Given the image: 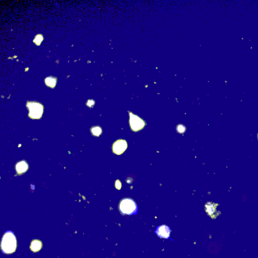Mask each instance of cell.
Masks as SVG:
<instances>
[{"instance_id": "1", "label": "cell", "mask_w": 258, "mask_h": 258, "mask_svg": "<svg viewBox=\"0 0 258 258\" xmlns=\"http://www.w3.org/2000/svg\"><path fill=\"white\" fill-rule=\"evenodd\" d=\"M1 248L3 253L6 254H11L15 252L17 248L16 239L12 232L8 231L3 236Z\"/></svg>"}, {"instance_id": "2", "label": "cell", "mask_w": 258, "mask_h": 258, "mask_svg": "<svg viewBox=\"0 0 258 258\" xmlns=\"http://www.w3.org/2000/svg\"><path fill=\"white\" fill-rule=\"evenodd\" d=\"M119 211L123 215H136L138 207L136 202L131 198H124L121 200L119 205Z\"/></svg>"}, {"instance_id": "3", "label": "cell", "mask_w": 258, "mask_h": 258, "mask_svg": "<svg viewBox=\"0 0 258 258\" xmlns=\"http://www.w3.org/2000/svg\"><path fill=\"white\" fill-rule=\"evenodd\" d=\"M26 106L29 111L28 116L31 119H40L43 112V106L38 102H27Z\"/></svg>"}, {"instance_id": "4", "label": "cell", "mask_w": 258, "mask_h": 258, "mask_svg": "<svg viewBox=\"0 0 258 258\" xmlns=\"http://www.w3.org/2000/svg\"><path fill=\"white\" fill-rule=\"evenodd\" d=\"M129 112L130 115L129 123L132 131L137 132L144 129L146 125L145 121L137 115L133 114L132 112Z\"/></svg>"}, {"instance_id": "5", "label": "cell", "mask_w": 258, "mask_h": 258, "mask_svg": "<svg viewBox=\"0 0 258 258\" xmlns=\"http://www.w3.org/2000/svg\"><path fill=\"white\" fill-rule=\"evenodd\" d=\"M219 205V204L212 202H208L205 204V211L211 218L216 219L221 214V212L217 209Z\"/></svg>"}, {"instance_id": "6", "label": "cell", "mask_w": 258, "mask_h": 258, "mask_svg": "<svg viewBox=\"0 0 258 258\" xmlns=\"http://www.w3.org/2000/svg\"><path fill=\"white\" fill-rule=\"evenodd\" d=\"M128 147V144L124 139H119L114 142L112 145V152L117 155H121L123 153Z\"/></svg>"}, {"instance_id": "7", "label": "cell", "mask_w": 258, "mask_h": 258, "mask_svg": "<svg viewBox=\"0 0 258 258\" xmlns=\"http://www.w3.org/2000/svg\"><path fill=\"white\" fill-rule=\"evenodd\" d=\"M155 232L161 239H168L170 238L171 230L168 226L162 225L157 227Z\"/></svg>"}, {"instance_id": "8", "label": "cell", "mask_w": 258, "mask_h": 258, "mask_svg": "<svg viewBox=\"0 0 258 258\" xmlns=\"http://www.w3.org/2000/svg\"><path fill=\"white\" fill-rule=\"evenodd\" d=\"M28 163L25 160L20 161L17 163L15 165V170L17 174L21 175L26 173L28 170Z\"/></svg>"}, {"instance_id": "9", "label": "cell", "mask_w": 258, "mask_h": 258, "mask_svg": "<svg viewBox=\"0 0 258 258\" xmlns=\"http://www.w3.org/2000/svg\"><path fill=\"white\" fill-rule=\"evenodd\" d=\"M45 83L47 86L50 88H54L56 85L57 78L52 76L47 77L45 79Z\"/></svg>"}, {"instance_id": "10", "label": "cell", "mask_w": 258, "mask_h": 258, "mask_svg": "<svg viewBox=\"0 0 258 258\" xmlns=\"http://www.w3.org/2000/svg\"><path fill=\"white\" fill-rule=\"evenodd\" d=\"M41 246H42V244H41V242L38 240H34L31 243L30 248L32 251L33 252H37L41 249Z\"/></svg>"}, {"instance_id": "11", "label": "cell", "mask_w": 258, "mask_h": 258, "mask_svg": "<svg viewBox=\"0 0 258 258\" xmlns=\"http://www.w3.org/2000/svg\"><path fill=\"white\" fill-rule=\"evenodd\" d=\"M91 132L92 134L93 135V136H100V135L101 134L102 129L99 126H95V127H92L91 129H90Z\"/></svg>"}, {"instance_id": "12", "label": "cell", "mask_w": 258, "mask_h": 258, "mask_svg": "<svg viewBox=\"0 0 258 258\" xmlns=\"http://www.w3.org/2000/svg\"><path fill=\"white\" fill-rule=\"evenodd\" d=\"M177 131L178 133L180 134H183L186 131V128L184 125H181V124H179L177 126Z\"/></svg>"}, {"instance_id": "13", "label": "cell", "mask_w": 258, "mask_h": 258, "mask_svg": "<svg viewBox=\"0 0 258 258\" xmlns=\"http://www.w3.org/2000/svg\"><path fill=\"white\" fill-rule=\"evenodd\" d=\"M43 39V38L42 35H41V34H38V35L36 36V38H35L34 40H33V42L36 43V44H37V45H40Z\"/></svg>"}, {"instance_id": "14", "label": "cell", "mask_w": 258, "mask_h": 258, "mask_svg": "<svg viewBox=\"0 0 258 258\" xmlns=\"http://www.w3.org/2000/svg\"><path fill=\"white\" fill-rule=\"evenodd\" d=\"M115 187H116V189H118V190H120L121 189V187H122V183H121L120 181L117 180L115 181Z\"/></svg>"}, {"instance_id": "15", "label": "cell", "mask_w": 258, "mask_h": 258, "mask_svg": "<svg viewBox=\"0 0 258 258\" xmlns=\"http://www.w3.org/2000/svg\"><path fill=\"white\" fill-rule=\"evenodd\" d=\"M257 139H258V134H257Z\"/></svg>"}]
</instances>
